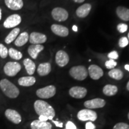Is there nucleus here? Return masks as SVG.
<instances>
[{
	"label": "nucleus",
	"instance_id": "f257e3e1",
	"mask_svg": "<svg viewBox=\"0 0 129 129\" xmlns=\"http://www.w3.org/2000/svg\"><path fill=\"white\" fill-rule=\"evenodd\" d=\"M34 109L35 112L39 116L43 115L47 117L55 116V111L49 104L44 101L37 100L35 102Z\"/></svg>",
	"mask_w": 129,
	"mask_h": 129
},
{
	"label": "nucleus",
	"instance_id": "f03ea898",
	"mask_svg": "<svg viewBox=\"0 0 129 129\" xmlns=\"http://www.w3.org/2000/svg\"><path fill=\"white\" fill-rule=\"evenodd\" d=\"M0 88L6 96L12 99L16 98L20 93L19 88L7 79L0 81Z\"/></svg>",
	"mask_w": 129,
	"mask_h": 129
},
{
	"label": "nucleus",
	"instance_id": "7ed1b4c3",
	"mask_svg": "<svg viewBox=\"0 0 129 129\" xmlns=\"http://www.w3.org/2000/svg\"><path fill=\"white\" fill-rule=\"evenodd\" d=\"M69 74L75 80L83 81L87 77L88 72L84 66H75L71 68L69 70Z\"/></svg>",
	"mask_w": 129,
	"mask_h": 129
},
{
	"label": "nucleus",
	"instance_id": "20e7f679",
	"mask_svg": "<svg viewBox=\"0 0 129 129\" xmlns=\"http://www.w3.org/2000/svg\"><path fill=\"white\" fill-rule=\"evenodd\" d=\"M56 88L54 85H50L45 87L39 88L37 90L36 94L37 96L41 99H49L55 95Z\"/></svg>",
	"mask_w": 129,
	"mask_h": 129
},
{
	"label": "nucleus",
	"instance_id": "39448f33",
	"mask_svg": "<svg viewBox=\"0 0 129 129\" xmlns=\"http://www.w3.org/2000/svg\"><path fill=\"white\" fill-rule=\"evenodd\" d=\"M21 70L20 63L16 62H9L4 65V72L9 77H14Z\"/></svg>",
	"mask_w": 129,
	"mask_h": 129
},
{
	"label": "nucleus",
	"instance_id": "423d86ee",
	"mask_svg": "<svg viewBox=\"0 0 129 129\" xmlns=\"http://www.w3.org/2000/svg\"><path fill=\"white\" fill-rule=\"evenodd\" d=\"M77 118L80 121H86L88 120L94 121L98 118V115L95 111L89 109H85L79 111L77 114Z\"/></svg>",
	"mask_w": 129,
	"mask_h": 129
},
{
	"label": "nucleus",
	"instance_id": "0eeeda50",
	"mask_svg": "<svg viewBox=\"0 0 129 129\" xmlns=\"http://www.w3.org/2000/svg\"><path fill=\"white\" fill-rule=\"evenodd\" d=\"M53 18L58 22H64L68 18V12L61 7H56L51 12Z\"/></svg>",
	"mask_w": 129,
	"mask_h": 129
},
{
	"label": "nucleus",
	"instance_id": "6e6552de",
	"mask_svg": "<svg viewBox=\"0 0 129 129\" xmlns=\"http://www.w3.org/2000/svg\"><path fill=\"white\" fill-rule=\"evenodd\" d=\"M22 22V18L20 16L17 14H14L10 15L6 19L3 23V26L5 28L10 29L14 28L18 26Z\"/></svg>",
	"mask_w": 129,
	"mask_h": 129
},
{
	"label": "nucleus",
	"instance_id": "1a4fd4ad",
	"mask_svg": "<svg viewBox=\"0 0 129 129\" xmlns=\"http://www.w3.org/2000/svg\"><path fill=\"white\" fill-rule=\"evenodd\" d=\"M106 104V102L104 99L101 98H96L91 100L85 101L84 102V106L87 109H96L101 108L104 107Z\"/></svg>",
	"mask_w": 129,
	"mask_h": 129
},
{
	"label": "nucleus",
	"instance_id": "9d476101",
	"mask_svg": "<svg viewBox=\"0 0 129 129\" xmlns=\"http://www.w3.org/2000/svg\"><path fill=\"white\" fill-rule=\"evenodd\" d=\"M47 37L46 35L39 32H32L29 37V41L32 44H41L46 43Z\"/></svg>",
	"mask_w": 129,
	"mask_h": 129
},
{
	"label": "nucleus",
	"instance_id": "9b49d317",
	"mask_svg": "<svg viewBox=\"0 0 129 129\" xmlns=\"http://www.w3.org/2000/svg\"><path fill=\"white\" fill-rule=\"evenodd\" d=\"M87 90L84 87L75 86L69 90V93L70 96L75 99H83L86 96Z\"/></svg>",
	"mask_w": 129,
	"mask_h": 129
},
{
	"label": "nucleus",
	"instance_id": "f8f14e48",
	"mask_svg": "<svg viewBox=\"0 0 129 129\" xmlns=\"http://www.w3.org/2000/svg\"><path fill=\"white\" fill-rule=\"evenodd\" d=\"M56 62L60 67H65L68 63L69 57L68 54L63 50H59L56 53L55 57Z\"/></svg>",
	"mask_w": 129,
	"mask_h": 129
},
{
	"label": "nucleus",
	"instance_id": "ddd939ff",
	"mask_svg": "<svg viewBox=\"0 0 129 129\" xmlns=\"http://www.w3.org/2000/svg\"><path fill=\"white\" fill-rule=\"evenodd\" d=\"M5 116L9 121L16 124H18L22 121L21 115L18 112L14 109H7L5 112Z\"/></svg>",
	"mask_w": 129,
	"mask_h": 129
},
{
	"label": "nucleus",
	"instance_id": "4468645a",
	"mask_svg": "<svg viewBox=\"0 0 129 129\" xmlns=\"http://www.w3.org/2000/svg\"><path fill=\"white\" fill-rule=\"evenodd\" d=\"M90 77L94 80H98L104 75V71L99 67L96 64H91L88 69Z\"/></svg>",
	"mask_w": 129,
	"mask_h": 129
},
{
	"label": "nucleus",
	"instance_id": "2eb2a0df",
	"mask_svg": "<svg viewBox=\"0 0 129 129\" xmlns=\"http://www.w3.org/2000/svg\"><path fill=\"white\" fill-rule=\"evenodd\" d=\"M51 29L54 34L59 37H65L69 34V30L67 27L60 25L53 24L51 25Z\"/></svg>",
	"mask_w": 129,
	"mask_h": 129
},
{
	"label": "nucleus",
	"instance_id": "dca6fc26",
	"mask_svg": "<svg viewBox=\"0 0 129 129\" xmlns=\"http://www.w3.org/2000/svg\"><path fill=\"white\" fill-rule=\"evenodd\" d=\"M91 9V6L90 4L87 3L84 4L80 7H79L76 10V14L78 17L80 18H84L87 17L90 13V10Z\"/></svg>",
	"mask_w": 129,
	"mask_h": 129
},
{
	"label": "nucleus",
	"instance_id": "f3484780",
	"mask_svg": "<svg viewBox=\"0 0 129 129\" xmlns=\"http://www.w3.org/2000/svg\"><path fill=\"white\" fill-rule=\"evenodd\" d=\"M44 46L41 44H32L28 47V52L32 59H36L38 54L44 50Z\"/></svg>",
	"mask_w": 129,
	"mask_h": 129
},
{
	"label": "nucleus",
	"instance_id": "a211bd4d",
	"mask_svg": "<svg viewBox=\"0 0 129 129\" xmlns=\"http://www.w3.org/2000/svg\"><path fill=\"white\" fill-rule=\"evenodd\" d=\"M4 2L6 6L13 10H19L23 6V0H4Z\"/></svg>",
	"mask_w": 129,
	"mask_h": 129
},
{
	"label": "nucleus",
	"instance_id": "6ab92c4d",
	"mask_svg": "<svg viewBox=\"0 0 129 129\" xmlns=\"http://www.w3.org/2000/svg\"><path fill=\"white\" fill-rule=\"evenodd\" d=\"M31 129H51L52 125L47 121H41L40 120H34L30 124Z\"/></svg>",
	"mask_w": 129,
	"mask_h": 129
},
{
	"label": "nucleus",
	"instance_id": "aec40b11",
	"mask_svg": "<svg viewBox=\"0 0 129 129\" xmlns=\"http://www.w3.org/2000/svg\"><path fill=\"white\" fill-rule=\"evenodd\" d=\"M51 67L50 63L45 62L40 64L37 69V72L40 76H46L51 72Z\"/></svg>",
	"mask_w": 129,
	"mask_h": 129
},
{
	"label": "nucleus",
	"instance_id": "412c9836",
	"mask_svg": "<svg viewBox=\"0 0 129 129\" xmlns=\"http://www.w3.org/2000/svg\"><path fill=\"white\" fill-rule=\"evenodd\" d=\"M116 13L119 18L124 21H129V9L122 6H119L116 10Z\"/></svg>",
	"mask_w": 129,
	"mask_h": 129
},
{
	"label": "nucleus",
	"instance_id": "4be33fe9",
	"mask_svg": "<svg viewBox=\"0 0 129 129\" xmlns=\"http://www.w3.org/2000/svg\"><path fill=\"white\" fill-rule=\"evenodd\" d=\"M36 82V79L32 76L21 77L18 80V84L21 86L30 87L33 85Z\"/></svg>",
	"mask_w": 129,
	"mask_h": 129
},
{
	"label": "nucleus",
	"instance_id": "5701e85b",
	"mask_svg": "<svg viewBox=\"0 0 129 129\" xmlns=\"http://www.w3.org/2000/svg\"><path fill=\"white\" fill-rule=\"evenodd\" d=\"M29 37V36L28 32H22L16 38L15 42H14V44L17 47H22L24 46L28 41Z\"/></svg>",
	"mask_w": 129,
	"mask_h": 129
},
{
	"label": "nucleus",
	"instance_id": "b1692460",
	"mask_svg": "<svg viewBox=\"0 0 129 129\" xmlns=\"http://www.w3.org/2000/svg\"><path fill=\"white\" fill-rule=\"evenodd\" d=\"M23 64L25 66L26 70L27 73L29 75H31L34 74L36 66H35V63L33 61L29 59H25L23 60Z\"/></svg>",
	"mask_w": 129,
	"mask_h": 129
},
{
	"label": "nucleus",
	"instance_id": "393cba45",
	"mask_svg": "<svg viewBox=\"0 0 129 129\" xmlns=\"http://www.w3.org/2000/svg\"><path fill=\"white\" fill-rule=\"evenodd\" d=\"M20 30V29L19 28H16L13 29L9 34V35L6 37V38H5V43H6V44H10V43H12L13 41H14L19 34Z\"/></svg>",
	"mask_w": 129,
	"mask_h": 129
},
{
	"label": "nucleus",
	"instance_id": "a878e982",
	"mask_svg": "<svg viewBox=\"0 0 129 129\" xmlns=\"http://www.w3.org/2000/svg\"><path fill=\"white\" fill-rule=\"evenodd\" d=\"M118 88L116 85L107 84L103 88V93L108 96H112L117 94Z\"/></svg>",
	"mask_w": 129,
	"mask_h": 129
},
{
	"label": "nucleus",
	"instance_id": "bb28decb",
	"mask_svg": "<svg viewBox=\"0 0 129 129\" xmlns=\"http://www.w3.org/2000/svg\"><path fill=\"white\" fill-rule=\"evenodd\" d=\"M108 75L111 78L117 80H121L124 76L123 72L119 69H112L108 72Z\"/></svg>",
	"mask_w": 129,
	"mask_h": 129
},
{
	"label": "nucleus",
	"instance_id": "cd10ccee",
	"mask_svg": "<svg viewBox=\"0 0 129 129\" xmlns=\"http://www.w3.org/2000/svg\"><path fill=\"white\" fill-rule=\"evenodd\" d=\"M9 55L11 58L14 60H20L23 57L22 53L13 48H10L9 50Z\"/></svg>",
	"mask_w": 129,
	"mask_h": 129
},
{
	"label": "nucleus",
	"instance_id": "c85d7f7f",
	"mask_svg": "<svg viewBox=\"0 0 129 129\" xmlns=\"http://www.w3.org/2000/svg\"><path fill=\"white\" fill-rule=\"evenodd\" d=\"M9 54V50L3 44L0 43V57L2 59H6Z\"/></svg>",
	"mask_w": 129,
	"mask_h": 129
},
{
	"label": "nucleus",
	"instance_id": "c756f323",
	"mask_svg": "<svg viewBox=\"0 0 129 129\" xmlns=\"http://www.w3.org/2000/svg\"><path fill=\"white\" fill-rule=\"evenodd\" d=\"M117 64V62H115L114 60L110 59V60L106 61L105 62V67H106V68L109 69H112L116 67Z\"/></svg>",
	"mask_w": 129,
	"mask_h": 129
},
{
	"label": "nucleus",
	"instance_id": "7c9ffc66",
	"mask_svg": "<svg viewBox=\"0 0 129 129\" xmlns=\"http://www.w3.org/2000/svg\"><path fill=\"white\" fill-rule=\"evenodd\" d=\"M113 129H129V125L124 122H118L116 124Z\"/></svg>",
	"mask_w": 129,
	"mask_h": 129
},
{
	"label": "nucleus",
	"instance_id": "2f4dec72",
	"mask_svg": "<svg viewBox=\"0 0 129 129\" xmlns=\"http://www.w3.org/2000/svg\"><path fill=\"white\" fill-rule=\"evenodd\" d=\"M118 44L120 47H126L128 44V40L126 37H123L121 38L120 40H119Z\"/></svg>",
	"mask_w": 129,
	"mask_h": 129
},
{
	"label": "nucleus",
	"instance_id": "473e14b6",
	"mask_svg": "<svg viewBox=\"0 0 129 129\" xmlns=\"http://www.w3.org/2000/svg\"><path fill=\"white\" fill-rule=\"evenodd\" d=\"M127 29H128V26L126 24L120 23L117 26V30H118L120 33H124L126 32Z\"/></svg>",
	"mask_w": 129,
	"mask_h": 129
},
{
	"label": "nucleus",
	"instance_id": "72a5a7b5",
	"mask_svg": "<svg viewBox=\"0 0 129 129\" xmlns=\"http://www.w3.org/2000/svg\"><path fill=\"white\" fill-rule=\"evenodd\" d=\"M108 57L110 59L115 60V59H117L118 58V53L116 51H113L112 52L109 53Z\"/></svg>",
	"mask_w": 129,
	"mask_h": 129
},
{
	"label": "nucleus",
	"instance_id": "f704fd0d",
	"mask_svg": "<svg viewBox=\"0 0 129 129\" xmlns=\"http://www.w3.org/2000/svg\"><path fill=\"white\" fill-rule=\"evenodd\" d=\"M66 129H77L76 125L71 121L67 122L66 124Z\"/></svg>",
	"mask_w": 129,
	"mask_h": 129
},
{
	"label": "nucleus",
	"instance_id": "c9c22d12",
	"mask_svg": "<svg viewBox=\"0 0 129 129\" xmlns=\"http://www.w3.org/2000/svg\"><path fill=\"white\" fill-rule=\"evenodd\" d=\"M96 126L92 122H88L85 124V129H95Z\"/></svg>",
	"mask_w": 129,
	"mask_h": 129
},
{
	"label": "nucleus",
	"instance_id": "e433bc0d",
	"mask_svg": "<svg viewBox=\"0 0 129 129\" xmlns=\"http://www.w3.org/2000/svg\"><path fill=\"white\" fill-rule=\"evenodd\" d=\"M38 120L41 121H47L48 120V117H46V116L40 115V116H39Z\"/></svg>",
	"mask_w": 129,
	"mask_h": 129
},
{
	"label": "nucleus",
	"instance_id": "4c0bfd02",
	"mask_svg": "<svg viewBox=\"0 0 129 129\" xmlns=\"http://www.w3.org/2000/svg\"><path fill=\"white\" fill-rule=\"evenodd\" d=\"M53 122H54V124L56 125V127H62V126H63V123H62V122L57 121H53Z\"/></svg>",
	"mask_w": 129,
	"mask_h": 129
},
{
	"label": "nucleus",
	"instance_id": "58836bf2",
	"mask_svg": "<svg viewBox=\"0 0 129 129\" xmlns=\"http://www.w3.org/2000/svg\"><path fill=\"white\" fill-rule=\"evenodd\" d=\"M72 30L75 32H77V30H78V27L76 25H74L72 26Z\"/></svg>",
	"mask_w": 129,
	"mask_h": 129
},
{
	"label": "nucleus",
	"instance_id": "ea45409f",
	"mask_svg": "<svg viewBox=\"0 0 129 129\" xmlns=\"http://www.w3.org/2000/svg\"><path fill=\"white\" fill-rule=\"evenodd\" d=\"M73 1L75 3H83L85 0H73Z\"/></svg>",
	"mask_w": 129,
	"mask_h": 129
},
{
	"label": "nucleus",
	"instance_id": "a19ab883",
	"mask_svg": "<svg viewBox=\"0 0 129 129\" xmlns=\"http://www.w3.org/2000/svg\"><path fill=\"white\" fill-rule=\"evenodd\" d=\"M124 68H125V69H126V70H127L128 71H129V64H125Z\"/></svg>",
	"mask_w": 129,
	"mask_h": 129
},
{
	"label": "nucleus",
	"instance_id": "79ce46f5",
	"mask_svg": "<svg viewBox=\"0 0 129 129\" xmlns=\"http://www.w3.org/2000/svg\"><path fill=\"white\" fill-rule=\"evenodd\" d=\"M1 17H2V13H1V9H0V20H1Z\"/></svg>",
	"mask_w": 129,
	"mask_h": 129
},
{
	"label": "nucleus",
	"instance_id": "37998d69",
	"mask_svg": "<svg viewBox=\"0 0 129 129\" xmlns=\"http://www.w3.org/2000/svg\"><path fill=\"white\" fill-rule=\"evenodd\" d=\"M127 90H128V91H129V81L127 84Z\"/></svg>",
	"mask_w": 129,
	"mask_h": 129
},
{
	"label": "nucleus",
	"instance_id": "c03bdc74",
	"mask_svg": "<svg viewBox=\"0 0 129 129\" xmlns=\"http://www.w3.org/2000/svg\"><path fill=\"white\" fill-rule=\"evenodd\" d=\"M128 40H129V33L128 34Z\"/></svg>",
	"mask_w": 129,
	"mask_h": 129
},
{
	"label": "nucleus",
	"instance_id": "a18cd8bd",
	"mask_svg": "<svg viewBox=\"0 0 129 129\" xmlns=\"http://www.w3.org/2000/svg\"><path fill=\"white\" fill-rule=\"evenodd\" d=\"M128 118L129 119V113L128 114Z\"/></svg>",
	"mask_w": 129,
	"mask_h": 129
},
{
	"label": "nucleus",
	"instance_id": "49530a36",
	"mask_svg": "<svg viewBox=\"0 0 129 129\" xmlns=\"http://www.w3.org/2000/svg\"><path fill=\"white\" fill-rule=\"evenodd\" d=\"M64 129H66V128H64Z\"/></svg>",
	"mask_w": 129,
	"mask_h": 129
}]
</instances>
